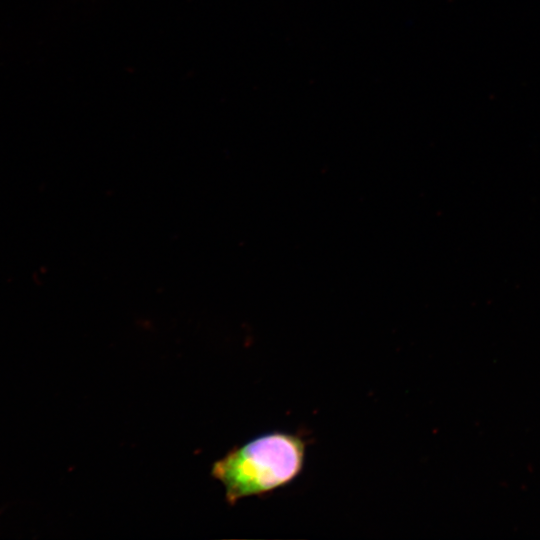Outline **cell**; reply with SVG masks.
Here are the masks:
<instances>
[{
	"label": "cell",
	"instance_id": "6da1fadb",
	"mask_svg": "<svg viewBox=\"0 0 540 540\" xmlns=\"http://www.w3.org/2000/svg\"><path fill=\"white\" fill-rule=\"evenodd\" d=\"M306 440L299 434L267 432L234 447L214 462L211 474L225 488L230 505L291 484L302 472Z\"/></svg>",
	"mask_w": 540,
	"mask_h": 540
}]
</instances>
